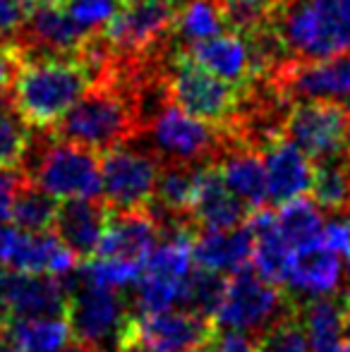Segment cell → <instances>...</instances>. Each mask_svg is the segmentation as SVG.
<instances>
[{
    "mask_svg": "<svg viewBox=\"0 0 350 352\" xmlns=\"http://www.w3.org/2000/svg\"><path fill=\"white\" fill-rule=\"evenodd\" d=\"M98 67L82 53L22 58L10 98L17 116L34 130H51L91 89Z\"/></svg>",
    "mask_w": 350,
    "mask_h": 352,
    "instance_id": "cell-1",
    "label": "cell"
},
{
    "mask_svg": "<svg viewBox=\"0 0 350 352\" xmlns=\"http://www.w3.org/2000/svg\"><path fill=\"white\" fill-rule=\"evenodd\" d=\"M269 29L288 58L341 56L350 51V0H281Z\"/></svg>",
    "mask_w": 350,
    "mask_h": 352,
    "instance_id": "cell-2",
    "label": "cell"
},
{
    "mask_svg": "<svg viewBox=\"0 0 350 352\" xmlns=\"http://www.w3.org/2000/svg\"><path fill=\"white\" fill-rule=\"evenodd\" d=\"M161 87L168 103L216 127L238 118L248 89H240L192 60L185 48H173L161 63Z\"/></svg>",
    "mask_w": 350,
    "mask_h": 352,
    "instance_id": "cell-3",
    "label": "cell"
},
{
    "mask_svg": "<svg viewBox=\"0 0 350 352\" xmlns=\"http://www.w3.org/2000/svg\"><path fill=\"white\" fill-rule=\"evenodd\" d=\"M19 170L27 180L63 201L96 199L103 192L101 156L91 148L58 140L51 130L32 140Z\"/></svg>",
    "mask_w": 350,
    "mask_h": 352,
    "instance_id": "cell-4",
    "label": "cell"
},
{
    "mask_svg": "<svg viewBox=\"0 0 350 352\" xmlns=\"http://www.w3.org/2000/svg\"><path fill=\"white\" fill-rule=\"evenodd\" d=\"M63 280L67 287L65 316L70 321L72 343L116 352L132 319L127 300H122L113 287L85 283L77 276H65Z\"/></svg>",
    "mask_w": 350,
    "mask_h": 352,
    "instance_id": "cell-5",
    "label": "cell"
},
{
    "mask_svg": "<svg viewBox=\"0 0 350 352\" xmlns=\"http://www.w3.org/2000/svg\"><path fill=\"white\" fill-rule=\"evenodd\" d=\"M144 132L151 135V151L166 163L204 166L219 161L233 144L223 127L209 125L168 101L146 120Z\"/></svg>",
    "mask_w": 350,
    "mask_h": 352,
    "instance_id": "cell-6",
    "label": "cell"
},
{
    "mask_svg": "<svg viewBox=\"0 0 350 352\" xmlns=\"http://www.w3.org/2000/svg\"><path fill=\"white\" fill-rule=\"evenodd\" d=\"M298 305V297L283 292L281 285L264 280L257 271L245 266L228 278L216 324H221L226 331L257 338L266 326H271Z\"/></svg>",
    "mask_w": 350,
    "mask_h": 352,
    "instance_id": "cell-7",
    "label": "cell"
},
{
    "mask_svg": "<svg viewBox=\"0 0 350 352\" xmlns=\"http://www.w3.org/2000/svg\"><path fill=\"white\" fill-rule=\"evenodd\" d=\"M283 137L314 163L350 148V113L336 98L298 101L288 108Z\"/></svg>",
    "mask_w": 350,
    "mask_h": 352,
    "instance_id": "cell-8",
    "label": "cell"
},
{
    "mask_svg": "<svg viewBox=\"0 0 350 352\" xmlns=\"http://www.w3.org/2000/svg\"><path fill=\"white\" fill-rule=\"evenodd\" d=\"M101 156V185L111 211L149 209L154 201L161 158L154 151L118 146Z\"/></svg>",
    "mask_w": 350,
    "mask_h": 352,
    "instance_id": "cell-9",
    "label": "cell"
},
{
    "mask_svg": "<svg viewBox=\"0 0 350 352\" xmlns=\"http://www.w3.org/2000/svg\"><path fill=\"white\" fill-rule=\"evenodd\" d=\"M266 82L288 106L312 98L350 96V51L317 60L283 58Z\"/></svg>",
    "mask_w": 350,
    "mask_h": 352,
    "instance_id": "cell-10",
    "label": "cell"
},
{
    "mask_svg": "<svg viewBox=\"0 0 350 352\" xmlns=\"http://www.w3.org/2000/svg\"><path fill=\"white\" fill-rule=\"evenodd\" d=\"M130 331L151 352H192L216 336V321L190 309H166L159 314H132Z\"/></svg>",
    "mask_w": 350,
    "mask_h": 352,
    "instance_id": "cell-11",
    "label": "cell"
},
{
    "mask_svg": "<svg viewBox=\"0 0 350 352\" xmlns=\"http://www.w3.org/2000/svg\"><path fill=\"white\" fill-rule=\"evenodd\" d=\"M65 309L67 287L63 278L0 269V319L63 316Z\"/></svg>",
    "mask_w": 350,
    "mask_h": 352,
    "instance_id": "cell-12",
    "label": "cell"
},
{
    "mask_svg": "<svg viewBox=\"0 0 350 352\" xmlns=\"http://www.w3.org/2000/svg\"><path fill=\"white\" fill-rule=\"evenodd\" d=\"M77 266H80V259L58 240L56 232H24L19 228H5L0 269L65 278Z\"/></svg>",
    "mask_w": 350,
    "mask_h": 352,
    "instance_id": "cell-13",
    "label": "cell"
},
{
    "mask_svg": "<svg viewBox=\"0 0 350 352\" xmlns=\"http://www.w3.org/2000/svg\"><path fill=\"white\" fill-rule=\"evenodd\" d=\"M250 211L233 192L228 190L219 163H204L197 173L195 199H192L190 221L197 230H230L240 228L250 218Z\"/></svg>",
    "mask_w": 350,
    "mask_h": 352,
    "instance_id": "cell-14",
    "label": "cell"
},
{
    "mask_svg": "<svg viewBox=\"0 0 350 352\" xmlns=\"http://www.w3.org/2000/svg\"><path fill=\"white\" fill-rule=\"evenodd\" d=\"M192 56V60L199 63L204 70H209L216 77L235 84L240 89H250L252 84L262 82L254 63L252 43L250 38L233 32H223L219 36H211L206 41H197L190 48H185Z\"/></svg>",
    "mask_w": 350,
    "mask_h": 352,
    "instance_id": "cell-15",
    "label": "cell"
},
{
    "mask_svg": "<svg viewBox=\"0 0 350 352\" xmlns=\"http://www.w3.org/2000/svg\"><path fill=\"white\" fill-rule=\"evenodd\" d=\"M108 218L111 209L106 199H65L58 206L53 232L77 259L89 261L96 256L98 245L106 235Z\"/></svg>",
    "mask_w": 350,
    "mask_h": 352,
    "instance_id": "cell-16",
    "label": "cell"
},
{
    "mask_svg": "<svg viewBox=\"0 0 350 352\" xmlns=\"http://www.w3.org/2000/svg\"><path fill=\"white\" fill-rule=\"evenodd\" d=\"M159 237L161 226L151 209L111 211L106 235L98 245L96 256L142 264L151 254V250L159 245Z\"/></svg>",
    "mask_w": 350,
    "mask_h": 352,
    "instance_id": "cell-17",
    "label": "cell"
},
{
    "mask_svg": "<svg viewBox=\"0 0 350 352\" xmlns=\"http://www.w3.org/2000/svg\"><path fill=\"white\" fill-rule=\"evenodd\" d=\"M266 168V185H269V199L276 206L305 197L312 190L314 163L305 156L293 142L285 137L276 140L262 151Z\"/></svg>",
    "mask_w": 350,
    "mask_h": 352,
    "instance_id": "cell-18",
    "label": "cell"
},
{
    "mask_svg": "<svg viewBox=\"0 0 350 352\" xmlns=\"http://www.w3.org/2000/svg\"><path fill=\"white\" fill-rule=\"evenodd\" d=\"M252 252L254 235L250 226L230 228V230H201L192 242L195 264L223 276L250 266Z\"/></svg>",
    "mask_w": 350,
    "mask_h": 352,
    "instance_id": "cell-19",
    "label": "cell"
},
{
    "mask_svg": "<svg viewBox=\"0 0 350 352\" xmlns=\"http://www.w3.org/2000/svg\"><path fill=\"white\" fill-rule=\"evenodd\" d=\"M338 283H341V256L329 250L322 240L293 252L288 276V292L293 297L303 295L312 300L319 295H331Z\"/></svg>",
    "mask_w": 350,
    "mask_h": 352,
    "instance_id": "cell-20",
    "label": "cell"
},
{
    "mask_svg": "<svg viewBox=\"0 0 350 352\" xmlns=\"http://www.w3.org/2000/svg\"><path fill=\"white\" fill-rule=\"evenodd\" d=\"M248 226L254 235V252H252L254 271L264 280L274 283V285L288 283L290 264H293V247L281 235L278 223H276V213L266 209V206L254 209L248 218Z\"/></svg>",
    "mask_w": 350,
    "mask_h": 352,
    "instance_id": "cell-21",
    "label": "cell"
},
{
    "mask_svg": "<svg viewBox=\"0 0 350 352\" xmlns=\"http://www.w3.org/2000/svg\"><path fill=\"white\" fill-rule=\"evenodd\" d=\"M216 163H219L221 173H223L228 190L250 211L262 209L264 201L269 199V185H266V168L262 153L250 146L230 144Z\"/></svg>",
    "mask_w": 350,
    "mask_h": 352,
    "instance_id": "cell-22",
    "label": "cell"
},
{
    "mask_svg": "<svg viewBox=\"0 0 350 352\" xmlns=\"http://www.w3.org/2000/svg\"><path fill=\"white\" fill-rule=\"evenodd\" d=\"M10 352H65L72 345L67 316H36V319H0Z\"/></svg>",
    "mask_w": 350,
    "mask_h": 352,
    "instance_id": "cell-23",
    "label": "cell"
},
{
    "mask_svg": "<svg viewBox=\"0 0 350 352\" xmlns=\"http://www.w3.org/2000/svg\"><path fill=\"white\" fill-rule=\"evenodd\" d=\"M346 302L343 295H319L303 302L300 314L307 331L312 352H341L346 348L343 331H346Z\"/></svg>",
    "mask_w": 350,
    "mask_h": 352,
    "instance_id": "cell-24",
    "label": "cell"
},
{
    "mask_svg": "<svg viewBox=\"0 0 350 352\" xmlns=\"http://www.w3.org/2000/svg\"><path fill=\"white\" fill-rule=\"evenodd\" d=\"M199 168L201 166H192V163L161 161L154 201H151V204H156L154 213L175 216V218H190Z\"/></svg>",
    "mask_w": 350,
    "mask_h": 352,
    "instance_id": "cell-25",
    "label": "cell"
},
{
    "mask_svg": "<svg viewBox=\"0 0 350 352\" xmlns=\"http://www.w3.org/2000/svg\"><path fill=\"white\" fill-rule=\"evenodd\" d=\"M226 32L221 0H182L173 27L175 48H190L197 41H206Z\"/></svg>",
    "mask_w": 350,
    "mask_h": 352,
    "instance_id": "cell-26",
    "label": "cell"
},
{
    "mask_svg": "<svg viewBox=\"0 0 350 352\" xmlns=\"http://www.w3.org/2000/svg\"><path fill=\"white\" fill-rule=\"evenodd\" d=\"M24 175V173H22ZM58 206L61 201L32 180L22 177L17 187V195L12 201V211H10V221L14 228L24 232H48L53 230V223L58 216Z\"/></svg>",
    "mask_w": 350,
    "mask_h": 352,
    "instance_id": "cell-27",
    "label": "cell"
},
{
    "mask_svg": "<svg viewBox=\"0 0 350 352\" xmlns=\"http://www.w3.org/2000/svg\"><path fill=\"white\" fill-rule=\"evenodd\" d=\"M276 223H278V230L285 237V242L293 247V252L322 240L324 221L314 199L298 197L288 204H281L278 213H276Z\"/></svg>",
    "mask_w": 350,
    "mask_h": 352,
    "instance_id": "cell-28",
    "label": "cell"
},
{
    "mask_svg": "<svg viewBox=\"0 0 350 352\" xmlns=\"http://www.w3.org/2000/svg\"><path fill=\"white\" fill-rule=\"evenodd\" d=\"M226 287H228V278L223 274H216V271L201 269V266H195L190 271V276L182 283L180 290V302L185 309L197 311L201 316H209V319L216 321V314H219V307L223 302Z\"/></svg>",
    "mask_w": 350,
    "mask_h": 352,
    "instance_id": "cell-29",
    "label": "cell"
},
{
    "mask_svg": "<svg viewBox=\"0 0 350 352\" xmlns=\"http://www.w3.org/2000/svg\"><path fill=\"white\" fill-rule=\"evenodd\" d=\"M32 144V127L17 116L10 91H0V170H19Z\"/></svg>",
    "mask_w": 350,
    "mask_h": 352,
    "instance_id": "cell-30",
    "label": "cell"
},
{
    "mask_svg": "<svg viewBox=\"0 0 350 352\" xmlns=\"http://www.w3.org/2000/svg\"><path fill=\"white\" fill-rule=\"evenodd\" d=\"M281 0H221L226 29L250 38L271 27Z\"/></svg>",
    "mask_w": 350,
    "mask_h": 352,
    "instance_id": "cell-31",
    "label": "cell"
},
{
    "mask_svg": "<svg viewBox=\"0 0 350 352\" xmlns=\"http://www.w3.org/2000/svg\"><path fill=\"white\" fill-rule=\"evenodd\" d=\"M300 307L303 305L285 311L281 319H276L271 326H266L262 333L254 338L257 352H312Z\"/></svg>",
    "mask_w": 350,
    "mask_h": 352,
    "instance_id": "cell-32",
    "label": "cell"
},
{
    "mask_svg": "<svg viewBox=\"0 0 350 352\" xmlns=\"http://www.w3.org/2000/svg\"><path fill=\"white\" fill-rule=\"evenodd\" d=\"M122 5L125 0H65L63 10L80 27L89 29V32H98L120 12Z\"/></svg>",
    "mask_w": 350,
    "mask_h": 352,
    "instance_id": "cell-33",
    "label": "cell"
},
{
    "mask_svg": "<svg viewBox=\"0 0 350 352\" xmlns=\"http://www.w3.org/2000/svg\"><path fill=\"white\" fill-rule=\"evenodd\" d=\"M322 242L338 256L350 261V213H338L322 230Z\"/></svg>",
    "mask_w": 350,
    "mask_h": 352,
    "instance_id": "cell-34",
    "label": "cell"
},
{
    "mask_svg": "<svg viewBox=\"0 0 350 352\" xmlns=\"http://www.w3.org/2000/svg\"><path fill=\"white\" fill-rule=\"evenodd\" d=\"M204 352H257V345H254L252 336L245 333H235V331H226V333H219L204 345Z\"/></svg>",
    "mask_w": 350,
    "mask_h": 352,
    "instance_id": "cell-35",
    "label": "cell"
},
{
    "mask_svg": "<svg viewBox=\"0 0 350 352\" xmlns=\"http://www.w3.org/2000/svg\"><path fill=\"white\" fill-rule=\"evenodd\" d=\"M19 60H22V56H19V48L14 46L12 38L0 41V91H10Z\"/></svg>",
    "mask_w": 350,
    "mask_h": 352,
    "instance_id": "cell-36",
    "label": "cell"
},
{
    "mask_svg": "<svg viewBox=\"0 0 350 352\" xmlns=\"http://www.w3.org/2000/svg\"><path fill=\"white\" fill-rule=\"evenodd\" d=\"M22 170H5L0 173V223L10 221V211H12V201L17 195V187L22 182Z\"/></svg>",
    "mask_w": 350,
    "mask_h": 352,
    "instance_id": "cell-37",
    "label": "cell"
},
{
    "mask_svg": "<svg viewBox=\"0 0 350 352\" xmlns=\"http://www.w3.org/2000/svg\"><path fill=\"white\" fill-rule=\"evenodd\" d=\"M116 352H151L149 348H146L144 343H142L140 338H137L135 333L130 331V324H127V329H125V333H122V340H120V345H118V350Z\"/></svg>",
    "mask_w": 350,
    "mask_h": 352,
    "instance_id": "cell-38",
    "label": "cell"
},
{
    "mask_svg": "<svg viewBox=\"0 0 350 352\" xmlns=\"http://www.w3.org/2000/svg\"><path fill=\"white\" fill-rule=\"evenodd\" d=\"M65 352H103V350H94V348H85V345H77V343H72L70 348H67Z\"/></svg>",
    "mask_w": 350,
    "mask_h": 352,
    "instance_id": "cell-39",
    "label": "cell"
},
{
    "mask_svg": "<svg viewBox=\"0 0 350 352\" xmlns=\"http://www.w3.org/2000/svg\"><path fill=\"white\" fill-rule=\"evenodd\" d=\"M3 245H5V228L0 223V266H3Z\"/></svg>",
    "mask_w": 350,
    "mask_h": 352,
    "instance_id": "cell-40",
    "label": "cell"
},
{
    "mask_svg": "<svg viewBox=\"0 0 350 352\" xmlns=\"http://www.w3.org/2000/svg\"><path fill=\"white\" fill-rule=\"evenodd\" d=\"M343 336H346V340L350 345V311H346V331H343Z\"/></svg>",
    "mask_w": 350,
    "mask_h": 352,
    "instance_id": "cell-41",
    "label": "cell"
},
{
    "mask_svg": "<svg viewBox=\"0 0 350 352\" xmlns=\"http://www.w3.org/2000/svg\"><path fill=\"white\" fill-rule=\"evenodd\" d=\"M343 302H346V307H348V311H350V285H348V290L343 292Z\"/></svg>",
    "mask_w": 350,
    "mask_h": 352,
    "instance_id": "cell-42",
    "label": "cell"
},
{
    "mask_svg": "<svg viewBox=\"0 0 350 352\" xmlns=\"http://www.w3.org/2000/svg\"><path fill=\"white\" fill-rule=\"evenodd\" d=\"M341 352H350V345H346V348H343Z\"/></svg>",
    "mask_w": 350,
    "mask_h": 352,
    "instance_id": "cell-43",
    "label": "cell"
},
{
    "mask_svg": "<svg viewBox=\"0 0 350 352\" xmlns=\"http://www.w3.org/2000/svg\"><path fill=\"white\" fill-rule=\"evenodd\" d=\"M192 352H204V348H199V350H192Z\"/></svg>",
    "mask_w": 350,
    "mask_h": 352,
    "instance_id": "cell-44",
    "label": "cell"
},
{
    "mask_svg": "<svg viewBox=\"0 0 350 352\" xmlns=\"http://www.w3.org/2000/svg\"><path fill=\"white\" fill-rule=\"evenodd\" d=\"M346 108H348V113H350V101H348V103H346Z\"/></svg>",
    "mask_w": 350,
    "mask_h": 352,
    "instance_id": "cell-45",
    "label": "cell"
},
{
    "mask_svg": "<svg viewBox=\"0 0 350 352\" xmlns=\"http://www.w3.org/2000/svg\"><path fill=\"white\" fill-rule=\"evenodd\" d=\"M0 41H5V38H3V34H0Z\"/></svg>",
    "mask_w": 350,
    "mask_h": 352,
    "instance_id": "cell-46",
    "label": "cell"
}]
</instances>
